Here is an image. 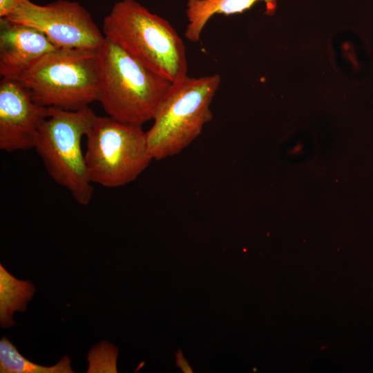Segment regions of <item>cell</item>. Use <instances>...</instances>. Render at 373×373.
<instances>
[{"label":"cell","mask_w":373,"mask_h":373,"mask_svg":"<svg viewBox=\"0 0 373 373\" xmlns=\"http://www.w3.org/2000/svg\"><path fill=\"white\" fill-rule=\"evenodd\" d=\"M96 55L97 101L108 116L140 126L153 119L172 83L106 37Z\"/></svg>","instance_id":"cell-1"},{"label":"cell","mask_w":373,"mask_h":373,"mask_svg":"<svg viewBox=\"0 0 373 373\" xmlns=\"http://www.w3.org/2000/svg\"><path fill=\"white\" fill-rule=\"evenodd\" d=\"M103 33L145 67L171 83L187 76L183 40L167 20L137 1L116 2L104 19Z\"/></svg>","instance_id":"cell-2"},{"label":"cell","mask_w":373,"mask_h":373,"mask_svg":"<svg viewBox=\"0 0 373 373\" xmlns=\"http://www.w3.org/2000/svg\"><path fill=\"white\" fill-rule=\"evenodd\" d=\"M220 83V75L214 74L171 84L146 131L153 160L175 155L198 138L213 117L211 104Z\"/></svg>","instance_id":"cell-3"},{"label":"cell","mask_w":373,"mask_h":373,"mask_svg":"<svg viewBox=\"0 0 373 373\" xmlns=\"http://www.w3.org/2000/svg\"><path fill=\"white\" fill-rule=\"evenodd\" d=\"M49 108L41 124L34 149L50 177L64 187L79 204H88L93 195L82 148V140L97 115L88 106L76 111Z\"/></svg>","instance_id":"cell-4"},{"label":"cell","mask_w":373,"mask_h":373,"mask_svg":"<svg viewBox=\"0 0 373 373\" xmlns=\"http://www.w3.org/2000/svg\"><path fill=\"white\" fill-rule=\"evenodd\" d=\"M46 107L76 111L97 101L96 50H57L46 55L19 80Z\"/></svg>","instance_id":"cell-5"},{"label":"cell","mask_w":373,"mask_h":373,"mask_svg":"<svg viewBox=\"0 0 373 373\" xmlns=\"http://www.w3.org/2000/svg\"><path fill=\"white\" fill-rule=\"evenodd\" d=\"M85 137L88 174L92 183L102 186L117 188L132 182L153 160L146 131L140 125L97 115Z\"/></svg>","instance_id":"cell-6"},{"label":"cell","mask_w":373,"mask_h":373,"mask_svg":"<svg viewBox=\"0 0 373 373\" xmlns=\"http://www.w3.org/2000/svg\"><path fill=\"white\" fill-rule=\"evenodd\" d=\"M5 17L37 29L57 48L97 50L105 39L90 13L76 1L38 5L26 0Z\"/></svg>","instance_id":"cell-7"},{"label":"cell","mask_w":373,"mask_h":373,"mask_svg":"<svg viewBox=\"0 0 373 373\" xmlns=\"http://www.w3.org/2000/svg\"><path fill=\"white\" fill-rule=\"evenodd\" d=\"M49 108L35 102L17 80L0 82V149L6 152L34 149L39 128Z\"/></svg>","instance_id":"cell-8"},{"label":"cell","mask_w":373,"mask_h":373,"mask_svg":"<svg viewBox=\"0 0 373 373\" xmlns=\"http://www.w3.org/2000/svg\"><path fill=\"white\" fill-rule=\"evenodd\" d=\"M37 29L0 18V74L19 81L41 58L57 50Z\"/></svg>","instance_id":"cell-9"},{"label":"cell","mask_w":373,"mask_h":373,"mask_svg":"<svg viewBox=\"0 0 373 373\" xmlns=\"http://www.w3.org/2000/svg\"><path fill=\"white\" fill-rule=\"evenodd\" d=\"M258 1L265 3V15H273L275 13L277 0H187L185 14L188 23L184 36L191 42H198L212 17L242 13Z\"/></svg>","instance_id":"cell-10"},{"label":"cell","mask_w":373,"mask_h":373,"mask_svg":"<svg viewBox=\"0 0 373 373\" xmlns=\"http://www.w3.org/2000/svg\"><path fill=\"white\" fill-rule=\"evenodd\" d=\"M35 288L28 280H21L0 265V325L6 328L15 325L12 314L23 312L32 298Z\"/></svg>","instance_id":"cell-11"},{"label":"cell","mask_w":373,"mask_h":373,"mask_svg":"<svg viewBox=\"0 0 373 373\" xmlns=\"http://www.w3.org/2000/svg\"><path fill=\"white\" fill-rule=\"evenodd\" d=\"M0 372L1 373H73L70 360L68 356L62 358L52 366H42L28 360L17 350L6 337L0 341Z\"/></svg>","instance_id":"cell-12"},{"label":"cell","mask_w":373,"mask_h":373,"mask_svg":"<svg viewBox=\"0 0 373 373\" xmlns=\"http://www.w3.org/2000/svg\"><path fill=\"white\" fill-rule=\"evenodd\" d=\"M26 0H0V18L6 17Z\"/></svg>","instance_id":"cell-13"},{"label":"cell","mask_w":373,"mask_h":373,"mask_svg":"<svg viewBox=\"0 0 373 373\" xmlns=\"http://www.w3.org/2000/svg\"><path fill=\"white\" fill-rule=\"evenodd\" d=\"M176 357V365L179 367L184 373H193L191 367L189 365L188 361L184 357L182 352L180 350L175 354Z\"/></svg>","instance_id":"cell-14"}]
</instances>
